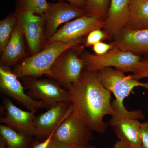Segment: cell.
I'll return each mask as SVG.
<instances>
[{"label":"cell","instance_id":"cell-29","mask_svg":"<svg viewBox=\"0 0 148 148\" xmlns=\"http://www.w3.org/2000/svg\"><path fill=\"white\" fill-rule=\"evenodd\" d=\"M59 1H66L75 5L84 8L86 4V0H59Z\"/></svg>","mask_w":148,"mask_h":148},{"label":"cell","instance_id":"cell-10","mask_svg":"<svg viewBox=\"0 0 148 148\" xmlns=\"http://www.w3.org/2000/svg\"><path fill=\"white\" fill-rule=\"evenodd\" d=\"M85 15L84 8L63 2L48 3L44 14L46 24V38L49 39L61 24Z\"/></svg>","mask_w":148,"mask_h":148},{"label":"cell","instance_id":"cell-3","mask_svg":"<svg viewBox=\"0 0 148 148\" xmlns=\"http://www.w3.org/2000/svg\"><path fill=\"white\" fill-rule=\"evenodd\" d=\"M81 42V39L69 43L48 44L41 51L28 57L17 64L12 71L18 78L43 75L51 77V69L57 58L64 51L78 45Z\"/></svg>","mask_w":148,"mask_h":148},{"label":"cell","instance_id":"cell-17","mask_svg":"<svg viewBox=\"0 0 148 148\" xmlns=\"http://www.w3.org/2000/svg\"><path fill=\"white\" fill-rule=\"evenodd\" d=\"M24 36L23 31L17 22L10 39L2 52L1 66L9 68L16 66L24 57L25 51Z\"/></svg>","mask_w":148,"mask_h":148},{"label":"cell","instance_id":"cell-14","mask_svg":"<svg viewBox=\"0 0 148 148\" xmlns=\"http://www.w3.org/2000/svg\"><path fill=\"white\" fill-rule=\"evenodd\" d=\"M48 109L35 117L34 125L39 137L48 138L74 110L71 103L65 102L55 103Z\"/></svg>","mask_w":148,"mask_h":148},{"label":"cell","instance_id":"cell-30","mask_svg":"<svg viewBox=\"0 0 148 148\" xmlns=\"http://www.w3.org/2000/svg\"><path fill=\"white\" fill-rule=\"evenodd\" d=\"M114 146L118 148H132L127 145H125L124 143H122L121 141H120V140H118L116 143L115 144Z\"/></svg>","mask_w":148,"mask_h":148},{"label":"cell","instance_id":"cell-22","mask_svg":"<svg viewBox=\"0 0 148 148\" xmlns=\"http://www.w3.org/2000/svg\"><path fill=\"white\" fill-rule=\"evenodd\" d=\"M109 0H86V15L99 16L106 20Z\"/></svg>","mask_w":148,"mask_h":148},{"label":"cell","instance_id":"cell-20","mask_svg":"<svg viewBox=\"0 0 148 148\" xmlns=\"http://www.w3.org/2000/svg\"><path fill=\"white\" fill-rule=\"evenodd\" d=\"M17 20L15 13L0 21V51L2 52L10 39Z\"/></svg>","mask_w":148,"mask_h":148},{"label":"cell","instance_id":"cell-1","mask_svg":"<svg viewBox=\"0 0 148 148\" xmlns=\"http://www.w3.org/2000/svg\"><path fill=\"white\" fill-rule=\"evenodd\" d=\"M73 112L92 131L103 134L108 124L107 115L116 114L111 102V92L103 86L97 72L84 70L79 78L67 88Z\"/></svg>","mask_w":148,"mask_h":148},{"label":"cell","instance_id":"cell-31","mask_svg":"<svg viewBox=\"0 0 148 148\" xmlns=\"http://www.w3.org/2000/svg\"><path fill=\"white\" fill-rule=\"evenodd\" d=\"M75 148H97L95 146L92 145H90V144L88 145H84L78 146Z\"/></svg>","mask_w":148,"mask_h":148},{"label":"cell","instance_id":"cell-2","mask_svg":"<svg viewBox=\"0 0 148 148\" xmlns=\"http://www.w3.org/2000/svg\"><path fill=\"white\" fill-rule=\"evenodd\" d=\"M103 86L114 94L115 99L112 103L117 113L132 116L143 113L140 110L129 111L123 105V101L135 87L145 88L148 90V82H140L130 75L126 76L123 72L112 68H107L97 72Z\"/></svg>","mask_w":148,"mask_h":148},{"label":"cell","instance_id":"cell-7","mask_svg":"<svg viewBox=\"0 0 148 148\" xmlns=\"http://www.w3.org/2000/svg\"><path fill=\"white\" fill-rule=\"evenodd\" d=\"M105 19L96 16L84 15L67 22L48 40L54 42L69 43L81 39L97 29H103Z\"/></svg>","mask_w":148,"mask_h":148},{"label":"cell","instance_id":"cell-12","mask_svg":"<svg viewBox=\"0 0 148 148\" xmlns=\"http://www.w3.org/2000/svg\"><path fill=\"white\" fill-rule=\"evenodd\" d=\"M15 14L32 54L39 52L44 36V15L33 13L17 7Z\"/></svg>","mask_w":148,"mask_h":148},{"label":"cell","instance_id":"cell-21","mask_svg":"<svg viewBox=\"0 0 148 148\" xmlns=\"http://www.w3.org/2000/svg\"><path fill=\"white\" fill-rule=\"evenodd\" d=\"M16 7L32 13L44 15L47 8V0H16Z\"/></svg>","mask_w":148,"mask_h":148},{"label":"cell","instance_id":"cell-24","mask_svg":"<svg viewBox=\"0 0 148 148\" xmlns=\"http://www.w3.org/2000/svg\"><path fill=\"white\" fill-rule=\"evenodd\" d=\"M130 76L133 78L139 80L148 78V56L141 58L135 72Z\"/></svg>","mask_w":148,"mask_h":148},{"label":"cell","instance_id":"cell-18","mask_svg":"<svg viewBox=\"0 0 148 148\" xmlns=\"http://www.w3.org/2000/svg\"><path fill=\"white\" fill-rule=\"evenodd\" d=\"M125 28L132 30L148 29V0L130 2L129 22Z\"/></svg>","mask_w":148,"mask_h":148},{"label":"cell","instance_id":"cell-26","mask_svg":"<svg viewBox=\"0 0 148 148\" xmlns=\"http://www.w3.org/2000/svg\"><path fill=\"white\" fill-rule=\"evenodd\" d=\"M140 133L142 148H148V121L141 123Z\"/></svg>","mask_w":148,"mask_h":148},{"label":"cell","instance_id":"cell-25","mask_svg":"<svg viewBox=\"0 0 148 148\" xmlns=\"http://www.w3.org/2000/svg\"><path fill=\"white\" fill-rule=\"evenodd\" d=\"M113 47L114 45L112 42L108 44L100 42L93 45L92 49L95 54L101 55L107 53Z\"/></svg>","mask_w":148,"mask_h":148},{"label":"cell","instance_id":"cell-33","mask_svg":"<svg viewBox=\"0 0 148 148\" xmlns=\"http://www.w3.org/2000/svg\"><path fill=\"white\" fill-rule=\"evenodd\" d=\"M132 1H143V0H132Z\"/></svg>","mask_w":148,"mask_h":148},{"label":"cell","instance_id":"cell-27","mask_svg":"<svg viewBox=\"0 0 148 148\" xmlns=\"http://www.w3.org/2000/svg\"><path fill=\"white\" fill-rule=\"evenodd\" d=\"M78 146L79 145L75 144L61 143L52 139L47 148H75Z\"/></svg>","mask_w":148,"mask_h":148},{"label":"cell","instance_id":"cell-34","mask_svg":"<svg viewBox=\"0 0 148 148\" xmlns=\"http://www.w3.org/2000/svg\"><path fill=\"white\" fill-rule=\"evenodd\" d=\"M113 148H118L116 147H114V146Z\"/></svg>","mask_w":148,"mask_h":148},{"label":"cell","instance_id":"cell-6","mask_svg":"<svg viewBox=\"0 0 148 148\" xmlns=\"http://www.w3.org/2000/svg\"><path fill=\"white\" fill-rule=\"evenodd\" d=\"M73 48L64 51L51 69V77L66 88L78 80L84 70L83 61Z\"/></svg>","mask_w":148,"mask_h":148},{"label":"cell","instance_id":"cell-11","mask_svg":"<svg viewBox=\"0 0 148 148\" xmlns=\"http://www.w3.org/2000/svg\"><path fill=\"white\" fill-rule=\"evenodd\" d=\"M109 123L113 128L119 140L132 148H142L139 119L145 118L144 114L132 116L122 115L116 112Z\"/></svg>","mask_w":148,"mask_h":148},{"label":"cell","instance_id":"cell-16","mask_svg":"<svg viewBox=\"0 0 148 148\" xmlns=\"http://www.w3.org/2000/svg\"><path fill=\"white\" fill-rule=\"evenodd\" d=\"M114 47L136 55L148 56V29L132 30L125 28L114 38Z\"/></svg>","mask_w":148,"mask_h":148},{"label":"cell","instance_id":"cell-9","mask_svg":"<svg viewBox=\"0 0 148 148\" xmlns=\"http://www.w3.org/2000/svg\"><path fill=\"white\" fill-rule=\"evenodd\" d=\"M92 131L73 112L56 130L52 139L62 143L84 145L93 139Z\"/></svg>","mask_w":148,"mask_h":148},{"label":"cell","instance_id":"cell-15","mask_svg":"<svg viewBox=\"0 0 148 148\" xmlns=\"http://www.w3.org/2000/svg\"><path fill=\"white\" fill-rule=\"evenodd\" d=\"M130 0H111L104 32L109 38L118 36L127 26L129 20Z\"/></svg>","mask_w":148,"mask_h":148},{"label":"cell","instance_id":"cell-4","mask_svg":"<svg viewBox=\"0 0 148 148\" xmlns=\"http://www.w3.org/2000/svg\"><path fill=\"white\" fill-rule=\"evenodd\" d=\"M85 70L97 72L107 68H115L123 73H134L142 57L114 47L103 55L86 53L81 57Z\"/></svg>","mask_w":148,"mask_h":148},{"label":"cell","instance_id":"cell-35","mask_svg":"<svg viewBox=\"0 0 148 148\" xmlns=\"http://www.w3.org/2000/svg\"><path fill=\"white\" fill-rule=\"evenodd\" d=\"M132 1V0H130V2H131V1Z\"/></svg>","mask_w":148,"mask_h":148},{"label":"cell","instance_id":"cell-23","mask_svg":"<svg viewBox=\"0 0 148 148\" xmlns=\"http://www.w3.org/2000/svg\"><path fill=\"white\" fill-rule=\"evenodd\" d=\"M109 38L104 31L101 29L93 30L88 34L84 46H93L103 40L108 39Z\"/></svg>","mask_w":148,"mask_h":148},{"label":"cell","instance_id":"cell-32","mask_svg":"<svg viewBox=\"0 0 148 148\" xmlns=\"http://www.w3.org/2000/svg\"><path fill=\"white\" fill-rule=\"evenodd\" d=\"M0 148H7L4 141L0 138Z\"/></svg>","mask_w":148,"mask_h":148},{"label":"cell","instance_id":"cell-19","mask_svg":"<svg viewBox=\"0 0 148 148\" xmlns=\"http://www.w3.org/2000/svg\"><path fill=\"white\" fill-rule=\"evenodd\" d=\"M0 135L7 148H30L33 141L32 136L5 124L0 125Z\"/></svg>","mask_w":148,"mask_h":148},{"label":"cell","instance_id":"cell-8","mask_svg":"<svg viewBox=\"0 0 148 148\" xmlns=\"http://www.w3.org/2000/svg\"><path fill=\"white\" fill-rule=\"evenodd\" d=\"M23 78L24 86L28 90L27 94L35 100L43 101L49 107L59 102L71 103L67 90L58 82L31 77Z\"/></svg>","mask_w":148,"mask_h":148},{"label":"cell","instance_id":"cell-5","mask_svg":"<svg viewBox=\"0 0 148 148\" xmlns=\"http://www.w3.org/2000/svg\"><path fill=\"white\" fill-rule=\"evenodd\" d=\"M0 88L3 93L32 112L35 113L39 109L49 108L44 102L35 100L26 93L25 87L9 67H0Z\"/></svg>","mask_w":148,"mask_h":148},{"label":"cell","instance_id":"cell-13","mask_svg":"<svg viewBox=\"0 0 148 148\" xmlns=\"http://www.w3.org/2000/svg\"><path fill=\"white\" fill-rule=\"evenodd\" d=\"M3 105L5 115L0 118L1 123L30 136L39 137L34 125V113L21 110L8 98L4 100Z\"/></svg>","mask_w":148,"mask_h":148},{"label":"cell","instance_id":"cell-28","mask_svg":"<svg viewBox=\"0 0 148 148\" xmlns=\"http://www.w3.org/2000/svg\"><path fill=\"white\" fill-rule=\"evenodd\" d=\"M56 130L52 132V133L48 138H47L44 141H43L41 143H37V144L34 146L33 148H47L49 143L52 140V137H53V134L55 132Z\"/></svg>","mask_w":148,"mask_h":148}]
</instances>
